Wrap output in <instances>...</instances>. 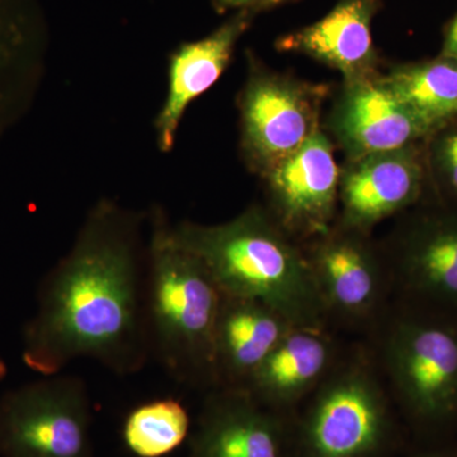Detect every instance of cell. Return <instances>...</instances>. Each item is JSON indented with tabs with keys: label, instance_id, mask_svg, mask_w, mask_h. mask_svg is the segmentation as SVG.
Returning <instances> with one entry per match:
<instances>
[{
	"label": "cell",
	"instance_id": "52a82bcc",
	"mask_svg": "<svg viewBox=\"0 0 457 457\" xmlns=\"http://www.w3.org/2000/svg\"><path fill=\"white\" fill-rule=\"evenodd\" d=\"M323 89L285 75L258 71L246 83L242 110L243 146L249 162L269 173L318 130Z\"/></svg>",
	"mask_w": 457,
	"mask_h": 457
},
{
	"label": "cell",
	"instance_id": "ba28073f",
	"mask_svg": "<svg viewBox=\"0 0 457 457\" xmlns=\"http://www.w3.org/2000/svg\"><path fill=\"white\" fill-rule=\"evenodd\" d=\"M264 177L270 216L288 236L312 239L333 228L341 171L320 129Z\"/></svg>",
	"mask_w": 457,
	"mask_h": 457
},
{
	"label": "cell",
	"instance_id": "e0dca14e",
	"mask_svg": "<svg viewBox=\"0 0 457 457\" xmlns=\"http://www.w3.org/2000/svg\"><path fill=\"white\" fill-rule=\"evenodd\" d=\"M332 362L333 345L324 329L294 327L243 389L266 407H284L317 389L329 374Z\"/></svg>",
	"mask_w": 457,
	"mask_h": 457
},
{
	"label": "cell",
	"instance_id": "7402d4cb",
	"mask_svg": "<svg viewBox=\"0 0 457 457\" xmlns=\"http://www.w3.org/2000/svg\"><path fill=\"white\" fill-rule=\"evenodd\" d=\"M442 56L457 62V16L453 18V22L447 29L446 38H445L444 54Z\"/></svg>",
	"mask_w": 457,
	"mask_h": 457
},
{
	"label": "cell",
	"instance_id": "d6986e66",
	"mask_svg": "<svg viewBox=\"0 0 457 457\" xmlns=\"http://www.w3.org/2000/svg\"><path fill=\"white\" fill-rule=\"evenodd\" d=\"M383 80L431 131L457 116V62L447 57L398 66Z\"/></svg>",
	"mask_w": 457,
	"mask_h": 457
},
{
	"label": "cell",
	"instance_id": "8992f818",
	"mask_svg": "<svg viewBox=\"0 0 457 457\" xmlns=\"http://www.w3.org/2000/svg\"><path fill=\"white\" fill-rule=\"evenodd\" d=\"M303 427L306 457H370L387 429V408L374 372L352 363L329 372Z\"/></svg>",
	"mask_w": 457,
	"mask_h": 457
},
{
	"label": "cell",
	"instance_id": "5bb4252c",
	"mask_svg": "<svg viewBox=\"0 0 457 457\" xmlns=\"http://www.w3.org/2000/svg\"><path fill=\"white\" fill-rule=\"evenodd\" d=\"M294 328L264 303L222 294L213 333L218 387H245L270 352Z\"/></svg>",
	"mask_w": 457,
	"mask_h": 457
},
{
	"label": "cell",
	"instance_id": "ac0fdd59",
	"mask_svg": "<svg viewBox=\"0 0 457 457\" xmlns=\"http://www.w3.org/2000/svg\"><path fill=\"white\" fill-rule=\"evenodd\" d=\"M38 54L40 25L32 0H0V135L29 104Z\"/></svg>",
	"mask_w": 457,
	"mask_h": 457
},
{
	"label": "cell",
	"instance_id": "9a60e30c",
	"mask_svg": "<svg viewBox=\"0 0 457 457\" xmlns=\"http://www.w3.org/2000/svg\"><path fill=\"white\" fill-rule=\"evenodd\" d=\"M378 0H342L326 17L279 41V49L311 56L336 71L345 80L374 75L375 47L371 21Z\"/></svg>",
	"mask_w": 457,
	"mask_h": 457
},
{
	"label": "cell",
	"instance_id": "4fadbf2b",
	"mask_svg": "<svg viewBox=\"0 0 457 457\" xmlns=\"http://www.w3.org/2000/svg\"><path fill=\"white\" fill-rule=\"evenodd\" d=\"M189 457H285L281 425L248 390L212 389Z\"/></svg>",
	"mask_w": 457,
	"mask_h": 457
},
{
	"label": "cell",
	"instance_id": "8fae6325",
	"mask_svg": "<svg viewBox=\"0 0 457 457\" xmlns=\"http://www.w3.org/2000/svg\"><path fill=\"white\" fill-rule=\"evenodd\" d=\"M329 123L348 161L411 145L431 131L375 74L345 80Z\"/></svg>",
	"mask_w": 457,
	"mask_h": 457
},
{
	"label": "cell",
	"instance_id": "7a4b0ae2",
	"mask_svg": "<svg viewBox=\"0 0 457 457\" xmlns=\"http://www.w3.org/2000/svg\"><path fill=\"white\" fill-rule=\"evenodd\" d=\"M170 230L222 294L264 303L294 327L324 329L328 312L305 252L270 213L251 207L224 224L183 222Z\"/></svg>",
	"mask_w": 457,
	"mask_h": 457
},
{
	"label": "cell",
	"instance_id": "5b68a950",
	"mask_svg": "<svg viewBox=\"0 0 457 457\" xmlns=\"http://www.w3.org/2000/svg\"><path fill=\"white\" fill-rule=\"evenodd\" d=\"M92 400L80 376H44L0 399V457H93Z\"/></svg>",
	"mask_w": 457,
	"mask_h": 457
},
{
	"label": "cell",
	"instance_id": "44dd1931",
	"mask_svg": "<svg viewBox=\"0 0 457 457\" xmlns=\"http://www.w3.org/2000/svg\"><path fill=\"white\" fill-rule=\"evenodd\" d=\"M433 163L447 194L457 200V122L445 129L436 140Z\"/></svg>",
	"mask_w": 457,
	"mask_h": 457
},
{
	"label": "cell",
	"instance_id": "3957f363",
	"mask_svg": "<svg viewBox=\"0 0 457 457\" xmlns=\"http://www.w3.org/2000/svg\"><path fill=\"white\" fill-rule=\"evenodd\" d=\"M145 312L150 354L171 378L215 389L213 333L222 293L203 262L156 215L147 253Z\"/></svg>",
	"mask_w": 457,
	"mask_h": 457
},
{
	"label": "cell",
	"instance_id": "484cf974",
	"mask_svg": "<svg viewBox=\"0 0 457 457\" xmlns=\"http://www.w3.org/2000/svg\"><path fill=\"white\" fill-rule=\"evenodd\" d=\"M5 374V365L4 363H3V361L0 360V378H2V376H4Z\"/></svg>",
	"mask_w": 457,
	"mask_h": 457
},
{
	"label": "cell",
	"instance_id": "ffe728a7",
	"mask_svg": "<svg viewBox=\"0 0 457 457\" xmlns=\"http://www.w3.org/2000/svg\"><path fill=\"white\" fill-rule=\"evenodd\" d=\"M191 420L185 405L173 398L144 403L123 423L122 437L137 457H163L188 437Z\"/></svg>",
	"mask_w": 457,
	"mask_h": 457
},
{
	"label": "cell",
	"instance_id": "9c48e42d",
	"mask_svg": "<svg viewBox=\"0 0 457 457\" xmlns=\"http://www.w3.org/2000/svg\"><path fill=\"white\" fill-rule=\"evenodd\" d=\"M392 278L402 302L457 312V207L409 219L394 249Z\"/></svg>",
	"mask_w": 457,
	"mask_h": 457
},
{
	"label": "cell",
	"instance_id": "603a6c76",
	"mask_svg": "<svg viewBox=\"0 0 457 457\" xmlns=\"http://www.w3.org/2000/svg\"><path fill=\"white\" fill-rule=\"evenodd\" d=\"M251 0H216V5L221 9L248 7Z\"/></svg>",
	"mask_w": 457,
	"mask_h": 457
},
{
	"label": "cell",
	"instance_id": "2e32d148",
	"mask_svg": "<svg viewBox=\"0 0 457 457\" xmlns=\"http://www.w3.org/2000/svg\"><path fill=\"white\" fill-rule=\"evenodd\" d=\"M249 11L240 12L203 40L183 45L170 60V90L156 120L159 146L170 152L186 108L218 82L233 55L237 38L249 22Z\"/></svg>",
	"mask_w": 457,
	"mask_h": 457
},
{
	"label": "cell",
	"instance_id": "cb8c5ba5",
	"mask_svg": "<svg viewBox=\"0 0 457 457\" xmlns=\"http://www.w3.org/2000/svg\"><path fill=\"white\" fill-rule=\"evenodd\" d=\"M284 0H251L248 4V9H260L263 7H270V5L278 4Z\"/></svg>",
	"mask_w": 457,
	"mask_h": 457
},
{
	"label": "cell",
	"instance_id": "d4e9b609",
	"mask_svg": "<svg viewBox=\"0 0 457 457\" xmlns=\"http://www.w3.org/2000/svg\"><path fill=\"white\" fill-rule=\"evenodd\" d=\"M422 457H457V453H431Z\"/></svg>",
	"mask_w": 457,
	"mask_h": 457
},
{
	"label": "cell",
	"instance_id": "277c9868",
	"mask_svg": "<svg viewBox=\"0 0 457 457\" xmlns=\"http://www.w3.org/2000/svg\"><path fill=\"white\" fill-rule=\"evenodd\" d=\"M400 305L385 343L394 392L420 425H450L457 420V312Z\"/></svg>",
	"mask_w": 457,
	"mask_h": 457
},
{
	"label": "cell",
	"instance_id": "6da1fadb",
	"mask_svg": "<svg viewBox=\"0 0 457 457\" xmlns=\"http://www.w3.org/2000/svg\"><path fill=\"white\" fill-rule=\"evenodd\" d=\"M135 224L111 204L92 212L71 251L40 286L23 333L27 368L50 376L75 361L93 360L129 376L146 365V270Z\"/></svg>",
	"mask_w": 457,
	"mask_h": 457
},
{
	"label": "cell",
	"instance_id": "7c38bea8",
	"mask_svg": "<svg viewBox=\"0 0 457 457\" xmlns=\"http://www.w3.org/2000/svg\"><path fill=\"white\" fill-rule=\"evenodd\" d=\"M348 162L339 182V227L366 236L378 222L404 212L422 196L425 173L413 145Z\"/></svg>",
	"mask_w": 457,
	"mask_h": 457
},
{
	"label": "cell",
	"instance_id": "30bf717a",
	"mask_svg": "<svg viewBox=\"0 0 457 457\" xmlns=\"http://www.w3.org/2000/svg\"><path fill=\"white\" fill-rule=\"evenodd\" d=\"M311 240L303 252L328 314L348 320L371 318L386 284L381 262L365 234L338 225Z\"/></svg>",
	"mask_w": 457,
	"mask_h": 457
}]
</instances>
